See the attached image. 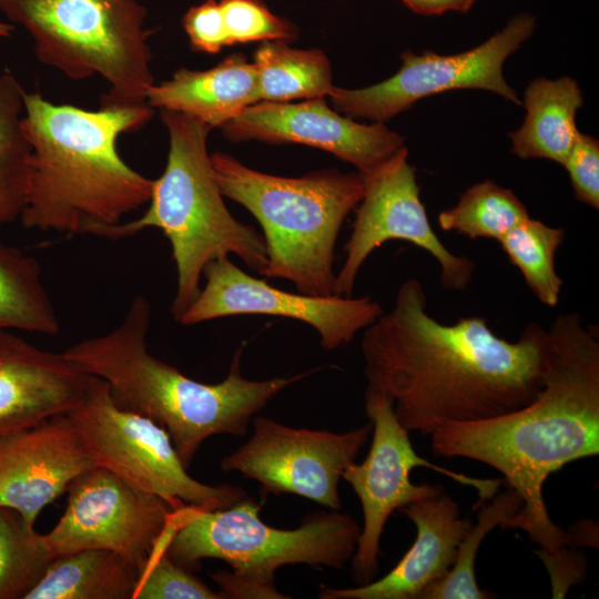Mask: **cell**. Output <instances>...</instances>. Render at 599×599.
Listing matches in <instances>:
<instances>
[{"label":"cell","mask_w":599,"mask_h":599,"mask_svg":"<svg viewBox=\"0 0 599 599\" xmlns=\"http://www.w3.org/2000/svg\"><path fill=\"white\" fill-rule=\"evenodd\" d=\"M548 348V329L536 323L516 342L497 336L483 316L440 323L417 278L399 285L392 309L361 342L367 388L389 397L398 422L425 436L531 403L544 387Z\"/></svg>","instance_id":"6da1fadb"},{"label":"cell","mask_w":599,"mask_h":599,"mask_svg":"<svg viewBox=\"0 0 599 599\" xmlns=\"http://www.w3.org/2000/svg\"><path fill=\"white\" fill-rule=\"evenodd\" d=\"M545 383L528 405L475 422L447 423L432 435V450L498 470L522 501L506 528L522 529L542 560H561L567 532L544 499L548 477L599 454V333L578 312L559 314L548 328Z\"/></svg>","instance_id":"7a4b0ae2"},{"label":"cell","mask_w":599,"mask_h":599,"mask_svg":"<svg viewBox=\"0 0 599 599\" xmlns=\"http://www.w3.org/2000/svg\"><path fill=\"white\" fill-rule=\"evenodd\" d=\"M22 129L31 146L26 229L94 235L149 203L153 180L128 165L116 151L122 133L153 116L148 103L85 110L53 104L24 92Z\"/></svg>","instance_id":"3957f363"},{"label":"cell","mask_w":599,"mask_h":599,"mask_svg":"<svg viewBox=\"0 0 599 599\" xmlns=\"http://www.w3.org/2000/svg\"><path fill=\"white\" fill-rule=\"evenodd\" d=\"M150 326L151 305L136 295L119 325L62 353L106 382L118 406L163 427L186 468L204 440L215 435L244 436L255 414L288 385L308 375L247 379L241 374L240 348L222 382H197L149 352Z\"/></svg>","instance_id":"277c9868"},{"label":"cell","mask_w":599,"mask_h":599,"mask_svg":"<svg viewBox=\"0 0 599 599\" xmlns=\"http://www.w3.org/2000/svg\"><path fill=\"white\" fill-rule=\"evenodd\" d=\"M161 120L170 146L164 171L153 180L150 205L139 219L116 224L102 237L121 238L149 227L163 232L176 270L171 312L179 322L201 290L207 263L234 254L250 270L263 275L267 253L263 236L237 221L223 201L207 152L212 128L170 110H161Z\"/></svg>","instance_id":"5b68a950"},{"label":"cell","mask_w":599,"mask_h":599,"mask_svg":"<svg viewBox=\"0 0 599 599\" xmlns=\"http://www.w3.org/2000/svg\"><path fill=\"white\" fill-rule=\"evenodd\" d=\"M261 505L250 497L223 509L174 510V526L165 552L191 570L203 559L225 561L232 571L212 579L222 598H288L276 590L275 571L305 564L319 569H344L352 560L361 526L338 510L307 515L295 529H278L260 518Z\"/></svg>","instance_id":"8992f818"},{"label":"cell","mask_w":599,"mask_h":599,"mask_svg":"<svg viewBox=\"0 0 599 599\" xmlns=\"http://www.w3.org/2000/svg\"><path fill=\"white\" fill-rule=\"evenodd\" d=\"M211 163L223 196L243 205L262 227L263 276L287 280L303 294L334 295L336 242L364 195V175L323 170L278 176L221 152L211 155Z\"/></svg>","instance_id":"52a82bcc"},{"label":"cell","mask_w":599,"mask_h":599,"mask_svg":"<svg viewBox=\"0 0 599 599\" xmlns=\"http://www.w3.org/2000/svg\"><path fill=\"white\" fill-rule=\"evenodd\" d=\"M0 10L28 31L44 65L72 80L104 79L100 105L146 103L153 55L139 0H0Z\"/></svg>","instance_id":"ba28073f"},{"label":"cell","mask_w":599,"mask_h":599,"mask_svg":"<svg viewBox=\"0 0 599 599\" xmlns=\"http://www.w3.org/2000/svg\"><path fill=\"white\" fill-rule=\"evenodd\" d=\"M98 466L173 510L227 508L247 494L232 485H206L191 477L169 434L158 423L121 408L109 385L94 376L82 402L67 413Z\"/></svg>","instance_id":"9c48e42d"},{"label":"cell","mask_w":599,"mask_h":599,"mask_svg":"<svg viewBox=\"0 0 599 599\" xmlns=\"http://www.w3.org/2000/svg\"><path fill=\"white\" fill-rule=\"evenodd\" d=\"M365 410L370 420L373 439L362 464L352 463L344 478L359 498L364 525L352 558V579L357 586L374 580L378 571L379 542L389 516L414 501L437 495L440 485H415L410 471L429 467L459 484L474 487L478 501L490 500L501 484L499 479H480L456 473L422 458L414 449L408 430L398 422L393 400L384 393L366 388Z\"/></svg>","instance_id":"30bf717a"},{"label":"cell","mask_w":599,"mask_h":599,"mask_svg":"<svg viewBox=\"0 0 599 599\" xmlns=\"http://www.w3.org/2000/svg\"><path fill=\"white\" fill-rule=\"evenodd\" d=\"M67 491L61 518L43 535L53 558L85 549H108L125 557L142 575L170 537L174 510L108 468H91Z\"/></svg>","instance_id":"8fae6325"},{"label":"cell","mask_w":599,"mask_h":599,"mask_svg":"<svg viewBox=\"0 0 599 599\" xmlns=\"http://www.w3.org/2000/svg\"><path fill=\"white\" fill-rule=\"evenodd\" d=\"M535 28V17L522 12L484 43L463 53L440 55L425 51L417 55L405 51L400 69L387 80L362 89L334 85L328 98L341 114L382 123L423 98L455 89L488 90L521 104L504 78L502 65Z\"/></svg>","instance_id":"7c38bea8"},{"label":"cell","mask_w":599,"mask_h":599,"mask_svg":"<svg viewBox=\"0 0 599 599\" xmlns=\"http://www.w3.org/2000/svg\"><path fill=\"white\" fill-rule=\"evenodd\" d=\"M363 175L365 191L345 244V260L335 275L334 295L352 296L365 261L393 240L409 242L428 252L439 264L445 291L467 288L474 278L475 263L451 253L434 232L420 200L415 170L408 162L407 148Z\"/></svg>","instance_id":"4fadbf2b"},{"label":"cell","mask_w":599,"mask_h":599,"mask_svg":"<svg viewBox=\"0 0 599 599\" xmlns=\"http://www.w3.org/2000/svg\"><path fill=\"white\" fill-rule=\"evenodd\" d=\"M370 432V423L345 433H332L256 417L250 439L223 458L220 467L225 473L238 471L258 481L265 491L297 495L339 510V480Z\"/></svg>","instance_id":"5bb4252c"},{"label":"cell","mask_w":599,"mask_h":599,"mask_svg":"<svg viewBox=\"0 0 599 599\" xmlns=\"http://www.w3.org/2000/svg\"><path fill=\"white\" fill-rule=\"evenodd\" d=\"M203 277V288L179 319L182 325L245 314L278 316L312 326L332 351L351 343L384 312L369 296H313L274 287L245 273L230 255L207 263Z\"/></svg>","instance_id":"9a60e30c"},{"label":"cell","mask_w":599,"mask_h":599,"mask_svg":"<svg viewBox=\"0 0 599 599\" xmlns=\"http://www.w3.org/2000/svg\"><path fill=\"white\" fill-rule=\"evenodd\" d=\"M232 141L300 143L322 149L367 174L399 150L405 139L382 122L364 124L331 109L324 98L257 102L222 128Z\"/></svg>","instance_id":"2e32d148"},{"label":"cell","mask_w":599,"mask_h":599,"mask_svg":"<svg viewBox=\"0 0 599 599\" xmlns=\"http://www.w3.org/2000/svg\"><path fill=\"white\" fill-rule=\"evenodd\" d=\"M95 466L68 414L1 434L0 507L18 511L34 527L42 509Z\"/></svg>","instance_id":"e0dca14e"},{"label":"cell","mask_w":599,"mask_h":599,"mask_svg":"<svg viewBox=\"0 0 599 599\" xmlns=\"http://www.w3.org/2000/svg\"><path fill=\"white\" fill-rule=\"evenodd\" d=\"M93 377L63 353L0 331V435L69 413L85 397Z\"/></svg>","instance_id":"ac0fdd59"},{"label":"cell","mask_w":599,"mask_h":599,"mask_svg":"<svg viewBox=\"0 0 599 599\" xmlns=\"http://www.w3.org/2000/svg\"><path fill=\"white\" fill-rule=\"evenodd\" d=\"M416 527L413 546L384 577L353 588L321 587V599H420L424 590L444 578L458 546L471 526L460 518L459 505L443 489L399 509Z\"/></svg>","instance_id":"d6986e66"},{"label":"cell","mask_w":599,"mask_h":599,"mask_svg":"<svg viewBox=\"0 0 599 599\" xmlns=\"http://www.w3.org/2000/svg\"><path fill=\"white\" fill-rule=\"evenodd\" d=\"M145 102L152 109L181 112L212 129L222 128L260 102L257 71L241 54L204 71L181 68L170 80L151 85Z\"/></svg>","instance_id":"ffe728a7"},{"label":"cell","mask_w":599,"mask_h":599,"mask_svg":"<svg viewBox=\"0 0 599 599\" xmlns=\"http://www.w3.org/2000/svg\"><path fill=\"white\" fill-rule=\"evenodd\" d=\"M582 103L579 85L570 77L534 80L525 92L524 122L509 135L512 153L564 165L579 133L575 119Z\"/></svg>","instance_id":"44dd1931"},{"label":"cell","mask_w":599,"mask_h":599,"mask_svg":"<svg viewBox=\"0 0 599 599\" xmlns=\"http://www.w3.org/2000/svg\"><path fill=\"white\" fill-rule=\"evenodd\" d=\"M141 570L108 549L54 557L24 599H134Z\"/></svg>","instance_id":"7402d4cb"},{"label":"cell","mask_w":599,"mask_h":599,"mask_svg":"<svg viewBox=\"0 0 599 599\" xmlns=\"http://www.w3.org/2000/svg\"><path fill=\"white\" fill-rule=\"evenodd\" d=\"M61 324L31 254L0 243V331H23L54 336Z\"/></svg>","instance_id":"603a6c76"},{"label":"cell","mask_w":599,"mask_h":599,"mask_svg":"<svg viewBox=\"0 0 599 599\" xmlns=\"http://www.w3.org/2000/svg\"><path fill=\"white\" fill-rule=\"evenodd\" d=\"M260 102H291L329 95L331 64L324 52L288 47L287 42L266 41L254 52Z\"/></svg>","instance_id":"cb8c5ba5"},{"label":"cell","mask_w":599,"mask_h":599,"mask_svg":"<svg viewBox=\"0 0 599 599\" xmlns=\"http://www.w3.org/2000/svg\"><path fill=\"white\" fill-rule=\"evenodd\" d=\"M24 89L0 74V226L20 220L26 205L31 146L22 129Z\"/></svg>","instance_id":"d4e9b609"},{"label":"cell","mask_w":599,"mask_h":599,"mask_svg":"<svg viewBox=\"0 0 599 599\" xmlns=\"http://www.w3.org/2000/svg\"><path fill=\"white\" fill-rule=\"evenodd\" d=\"M528 217L527 207L510 189L486 180L468 187L453 207L441 211L438 224L471 240L499 241Z\"/></svg>","instance_id":"484cf974"},{"label":"cell","mask_w":599,"mask_h":599,"mask_svg":"<svg viewBox=\"0 0 599 599\" xmlns=\"http://www.w3.org/2000/svg\"><path fill=\"white\" fill-rule=\"evenodd\" d=\"M564 241L561 227L531 217L517 224L498 241L532 294L550 307L560 301L564 282L556 271L555 256Z\"/></svg>","instance_id":"4316f807"},{"label":"cell","mask_w":599,"mask_h":599,"mask_svg":"<svg viewBox=\"0 0 599 599\" xmlns=\"http://www.w3.org/2000/svg\"><path fill=\"white\" fill-rule=\"evenodd\" d=\"M518 494L508 487L481 505L477 522L471 524L461 539L457 557L447 575L429 585L420 599H486L490 596L476 581L475 560L486 535L496 527L506 529L508 521L521 508Z\"/></svg>","instance_id":"83f0119b"},{"label":"cell","mask_w":599,"mask_h":599,"mask_svg":"<svg viewBox=\"0 0 599 599\" xmlns=\"http://www.w3.org/2000/svg\"><path fill=\"white\" fill-rule=\"evenodd\" d=\"M52 559L43 535L18 511L0 507V599H24Z\"/></svg>","instance_id":"f1b7e54d"},{"label":"cell","mask_w":599,"mask_h":599,"mask_svg":"<svg viewBox=\"0 0 599 599\" xmlns=\"http://www.w3.org/2000/svg\"><path fill=\"white\" fill-rule=\"evenodd\" d=\"M230 45L255 41L290 42L297 28L274 14L262 0H220Z\"/></svg>","instance_id":"f546056e"},{"label":"cell","mask_w":599,"mask_h":599,"mask_svg":"<svg viewBox=\"0 0 599 599\" xmlns=\"http://www.w3.org/2000/svg\"><path fill=\"white\" fill-rule=\"evenodd\" d=\"M134 599H222V596L174 562L164 546L143 570Z\"/></svg>","instance_id":"4dcf8cb0"},{"label":"cell","mask_w":599,"mask_h":599,"mask_svg":"<svg viewBox=\"0 0 599 599\" xmlns=\"http://www.w3.org/2000/svg\"><path fill=\"white\" fill-rule=\"evenodd\" d=\"M575 196L596 210L599 209V143L598 140L578 133L564 163Z\"/></svg>","instance_id":"1f68e13d"},{"label":"cell","mask_w":599,"mask_h":599,"mask_svg":"<svg viewBox=\"0 0 599 599\" xmlns=\"http://www.w3.org/2000/svg\"><path fill=\"white\" fill-rule=\"evenodd\" d=\"M191 48L205 53H217L230 45L220 2L206 0L191 7L182 19Z\"/></svg>","instance_id":"d6a6232c"},{"label":"cell","mask_w":599,"mask_h":599,"mask_svg":"<svg viewBox=\"0 0 599 599\" xmlns=\"http://www.w3.org/2000/svg\"><path fill=\"white\" fill-rule=\"evenodd\" d=\"M476 0H405L403 3L413 12L424 16L441 14L447 11H468Z\"/></svg>","instance_id":"836d02e7"},{"label":"cell","mask_w":599,"mask_h":599,"mask_svg":"<svg viewBox=\"0 0 599 599\" xmlns=\"http://www.w3.org/2000/svg\"><path fill=\"white\" fill-rule=\"evenodd\" d=\"M13 29H14L13 26H11L10 23L0 21V37L1 38L10 37Z\"/></svg>","instance_id":"e575fe53"},{"label":"cell","mask_w":599,"mask_h":599,"mask_svg":"<svg viewBox=\"0 0 599 599\" xmlns=\"http://www.w3.org/2000/svg\"><path fill=\"white\" fill-rule=\"evenodd\" d=\"M402 2H404L405 0H400Z\"/></svg>","instance_id":"d590c367"}]
</instances>
